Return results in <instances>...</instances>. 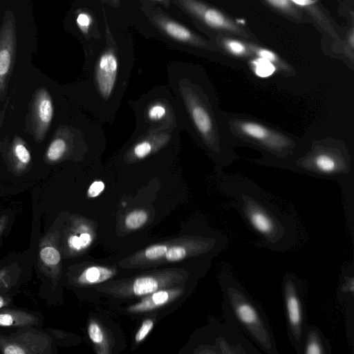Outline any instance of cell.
Here are the masks:
<instances>
[{
	"mask_svg": "<svg viewBox=\"0 0 354 354\" xmlns=\"http://www.w3.org/2000/svg\"><path fill=\"white\" fill-rule=\"evenodd\" d=\"M180 130L131 134L106 164L122 188H144L154 183H174L180 176Z\"/></svg>",
	"mask_w": 354,
	"mask_h": 354,
	"instance_id": "1",
	"label": "cell"
},
{
	"mask_svg": "<svg viewBox=\"0 0 354 354\" xmlns=\"http://www.w3.org/2000/svg\"><path fill=\"white\" fill-rule=\"evenodd\" d=\"M169 85L183 113L184 131L214 163H232L237 156L215 88L207 81L187 75L172 77Z\"/></svg>",
	"mask_w": 354,
	"mask_h": 354,
	"instance_id": "2",
	"label": "cell"
},
{
	"mask_svg": "<svg viewBox=\"0 0 354 354\" xmlns=\"http://www.w3.org/2000/svg\"><path fill=\"white\" fill-rule=\"evenodd\" d=\"M228 194L233 206L258 236L256 245L280 253L293 249L298 231L291 216L281 212L254 189H235Z\"/></svg>",
	"mask_w": 354,
	"mask_h": 354,
	"instance_id": "3",
	"label": "cell"
},
{
	"mask_svg": "<svg viewBox=\"0 0 354 354\" xmlns=\"http://www.w3.org/2000/svg\"><path fill=\"white\" fill-rule=\"evenodd\" d=\"M226 131L234 145L253 147L263 154L262 162L290 167L307 151L306 142L257 119L223 114Z\"/></svg>",
	"mask_w": 354,
	"mask_h": 354,
	"instance_id": "4",
	"label": "cell"
},
{
	"mask_svg": "<svg viewBox=\"0 0 354 354\" xmlns=\"http://www.w3.org/2000/svg\"><path fill=\"white\" fill-rule=\"evenodd\" d=\"M219 282L225 322L248 336L265 353L278 354L272 330L261 306L230 274L221 273Z\"/></svg>",
	"mask_w": 354,
	"mask_h": 354,
	"instance_id": "5",
	"label": "cell"
},
{
	"mask_svg": "<svg viewBox=\"0 0 354 354\" xmlns=\"http://www.w3.org/2000/svg\"><path fill=\"white\" fill-rule=\"evenodd\" d=\"M129 104L136 120L133 134L160 130L184 131L182 111L170 88L157 86Z\"/></svg>",
	"mask_w": 354,
	"mask_h": 354,
	"instance_id": "6",
	"label": "cell"
},
{
	"mask_svg": "<svg viewBox=\"0 0 354 354\" xmlns=\"http://www.w3.org/2000/svg\"><path fill=\"white\" fill-rule=\"evenodd\" d=\"M282 295L288 339L299 354L303 335L308 324L304 286L295 274H285L282 281Z\"/></svg>",
	"mask_w": 354,
	"mask_h": 354,
	"instance_id": "7",
	"label": "cell"
},
{
	"mask_svg": "<svg viewBox=\"0 0 354 354\" xmlns=\"http://www.w3.org/2000/svg\"><path fill=\"white\" fill-rule=\"evenodd\" d=\"M295 168L316 175L337 176L347 174L349 164L347 158L337 147L317 145L306 151L293 165Z\"/></svg>",
	"mask_w": 354,
	"mask_h": 354,
	"instance_id": "8",
	"label": "cell"
},
{
	"mask_svg": "<svg viewBox=\"0 0 354 354\" xmlns=\"http://www.w3.org/2000/svg\"><path fill=\"white\" fill-rule=\"evenodd\" d=\"M17 42L16 19L8 10L0 27V101L6 93L8 82L13 68Z\"/></svg>",
	"mask_w": 354,
	"mask_h": 354,
	"instance_id": "9",
	"label": "cell"
},
{
	"mask_svg": "<svg viewBox=\"0 0 354 354\" xmlns=\"http://www.w3.org/2000/svg\"><path fill=\"white\" fill-rule=\"evenodd\" d=\"M44 336L28 331L19 335H0V351L6 354L42 353L47 346Z\"/></svg>",
	"mask_w": 354,
	"mask_h": 354,
	"instance_id": "10",
	"label": "cell"
},
{
	"mask_svg": "<svg viewBox=\"0 0 354 354\" xmlns=\"http://www.w3.org/2000/svg\"><path fill=\"white\" fill-rule=\"evenodd\" d=\"M35 133L38 140H41L48 131L54 114L51 97L45 88L39 89L34 100Z\"/></svg>",
	"mask_w": 354,
	"mask_h": 354,
	"instance_id": "11",
	"label": "cell"
},
{
	"mask_svg": "<svg viewBox=\"0 0 354 354\" xmlns=\"http://www.w3.org/2000/svg\"><path fill=\"white\" fill-rule=\"evenodd\" d=\"M337 300L345 308V319H353L354 266L352 263L342 267L337 288Z\"/></svg>",
	"mask_w": 354,
	"mask_h": 354,
	"instance_id": "12",
	"label": "cell"
},
{
	"mask_svg": "<svg viewBox=\"0 0 354 354\" xmlns=\"http://www.w3.org/2000/svg\"><path fill=\"white\" fill-rule=\"evenodd\" d=\"M299 354H331L330 343L317 326H306L301 340Z\"/></svg>",
	"mask_w": 354,
	"mask_h": 354,
	"instance_id": "13",
	"label": "cell"
},
{
	"mask_svg": "<svg viewBox=\"0 0 354 354\" xmlns=\"http://www.w3.org/2000/svg\"><path fill=\"white\" fill-rule=\"evenodd\" d=\"M38 318L25 311L15 309H0V326L17 327L37 324Z\"/></svg>",
	"mask_w": 354,
	"mask_h": 354,
	"instance_id": "14",
	"label": "cell"
},
{
	"mask_svg": "<svg viewBox=\"0 0 354 354\" xmlns=\"http://www.w3.org/2000/svg\"><path fill=\"white\" fill-rule=\"evenodd\" d=\"M167 280L162 276L148 275L136 279L131 284V288H126L127 292H131L137 296L151 294L158 290Z\"/></svg>",
	"mask_w": 354,
	"mask_h": 354,
	"instance_id": "15",
	"label": "cell"
},
{
	"mask_svg": "<svg viewBox=\"0 0 354 354\" xmlns=\"http://www.w3.org/2000/svg\"><path fill=\"white\" fill-rule=\"evenodd\" d=\"M175 293V292H174ZM174 292L159 290L130 308L131 311L140 312L151 310L166 304L174 295Z\"/></svg>",
	"mask_w": 354,
	"mask_h": 354,
	"instance_id": "16",
	"label": "cell"
},
{
	"mask_svg": "<svg viewBox=\"0 0 354 354\" xmlns=\"http://www.w3.org/2000/svg\"><path fill=\"white\" fill-rule=\"evenodd\" d=\"M196 10L203 17L204 21L209 26L237 31L236 26L218 11L211 8H196Z\"/></svg>",
	"mask_w": 354,
	"mask_h": 354,
	"instance_id": "17",
	"label": "cell"
},
{
	"mask_svg": "<svg viewBox=\"0 0 354 354\" xmlns=\"http://www.w3.org/2000/svg\"><path fill=\"white\" fill-rule=\"evenodd\" d=\"M113 275V270L104 267L93 266L86 269L79 277L78 281L84 284H93L107 280Z\"/></svg>",
	"mask_w": 354,
	"mask_h": 354,
	"instance_id": "18",
	"label": "cell"
},
{
	"mask_svg": "<svg viewBox=\"0 0 354 354\" xmlns=\"http://www.w3.org/2000/svg\"><path fill=\"white\" fill-rule=\"evenodd\" d=\"M12 154L16 167L19 170L25 169L31 160V156L23 140L17 138L12 146Z\"/></svg>",
	"mask_w": 354,
	"mask_h": 354,
	"instance_id": "19",
	"label": "cell"
},
{
	"mask_svg": "<svg viewBox=\"0 0 354 354\" xmlns=\"http://www.w3.org/2000/svg\"><path fill=\"white\" fill-rule=\"evenodd\" d=\"M39 255L41 263L46 267L50 268L57 266L61 260L59 250L52 245L47 243L46 241L41 245Z\"/></svg>",
	"mask_w": 354,
	"mask_h": 354,
	"instance_id": "20",
	"label": "cell"
},
{
	"mask_svg": "<svg viewBox=\"0 0 354 354\" xmlns=\"http://www.w3.org/2000/svg\"><path fill=\"white\" fill-rule=\"evenodd\" d=\"M165 30L172 37L180 41H190L192 39L191 32L183 26L173 21L162 23Z\"/></svg>",
	"mask_w": 354,
	"mask_h": 354,
	"instance_id": "21",
	"label": "cell"
},
{
	"mask_svg": "<svg viewBox=\"0 0 354 354\" xmlns=\"http://www.w3.org/2000/svg\"><path fill=\"white\" fill-rule=\"evenodd\" d=\"M147 218L148 214L145 209H137L127 214L124 219V223L128 228L136 230L143 225Z\"/></svg>",
	"mask_w": 354,
	"mask_h": 354,
	"instance_id": "22",
	"label": "cell"
},
{
	"mask_svg": "<svg viewBox=\"0 0 354 354\" xmlns=\"http://www.w3.org/2000/svg\"><path fill=\"white\" fill-rule=\"evenodd\" d=\"M295 4L305 8L308 10L310 14L315 18V19L320 23V25L323 26L326 29L327 28L326 24L328 21H326L324 16L320 12L319 9L317 8L313 0H289Z\"/></svg>",
	"mask_w": 354,
	"mask_h": 354,
	"instance_id": "23",
	"label": "cell"
},
{
	"mask_svg": "<svg viewBox=\"0 0 354 354\" xmlns=\"http://www.w3.org/2000/svg\"><path fill=\"white\" fill-rule=\"evenodd\" d=\"M252 64L255 73L262 77L270 76L276 69L272 62L261 57L253 60Z\"/></svg>",
	"mask_w": 354,
	"mask_h": 354,
	"instance_id": "24",
	"label": "cell"
},
{
	"mask_svg": "<svg viewBox=\"0 0 354 354\" xmlns=\"http://www.w3.org/2000/svg\"><path fill=\"white\" fill-rule=\"evenodd\" d=\"M92 239L89 234L82 233L80 235H72L68 239V243L71 248L81 250L87 248L91 243Z\"/></svg>",
	"mask_w": 354,
	"mask_h": 354,
	"instance_id": "25",
	"label": "cell"
},
{
	"mask_svg": "<svg viewBox=\"0 0 354 354\" xmlns=\"http://www.w3.org/2000/svg\"><path fill=\"white\" fill-rule=\"evenodd\" d=\"M271 5L293 17H299L289 0H267Z\"/></svg>",
	"mask_w": 354,
	"mask_h": 354,
	"instance_id": "26",
	"label": "cell"
},
{
	"mask_svg": "<svg viewBox=\"0 0 354 354\" xmlns=\"http://www.w3.org/2000/svg\"><path fill=\"white\" fill-rule=\"evenodd\" d=\"M187 254L186 248L183 246H173L169 249L167 248L165 257L168 261H176L184 259Z\"/></svg>",
	"mask_w": 354,
	"mask_h": 354,
	"instance_id": "27",
	"label": "cell"
},
{
	"mask_svg": "<svg viewBox=\"0 0 354 354\" xmlns=\"http://www.w3.org/2000/svg\"><path fill=\"white\" fill-rule=\"evenodd\" d=\"M167 250V247L165 245H154L145 250V255L149 259H157L165 255Z\"/></svg>",
	"mask_w": 354,
	"mask_h": 354,
	"instance_id": "28",
	"label": "cell"
},
{
	"mask_svg": "<svg viewBox=\"0 0 354 354\" xmlns=\"http://www.w3.org/2000/svg\"><path fill=\"white\" fill-rule=\"evenodd\" d=\"M90 339L95 343L100 344L103 341V333L95 322H91L88 329Z\"/></svg>",
	"mask_w": 354,
	"mask_h": 354,
	"instance_id": "29",
	"label": "cell"
},
{
	"mask_svg": "<svg viewBox=\"0 0 354 354\" xmlns=\"http://www.w3.org/2000/svg\"><path fill=\"white\" fill-rule=\"evenodd\" d=\"M153 326V322L151 319H146L145 320L138 333L136 335L135 339L137 342H141L143 340L146 336L149 334L150 330L152 329Z\"/></svg>",
	"mask_w": 354,
	"mask_h": 354,
	"instance_id": "30",
	"label": "cell"
},
{
	"mask_svg": "<svg viewBox=\"0 0 354 354\" xmlns=\"http://www.w3.org/2000/svg\"><path fill=\"white\" fill-rule=\"evenodd\" d=\"M227 46L230 51L236 55H241L245 50L244 46L236 41H227Z\"/></svg>",
	"mask_w": 354,
	"mask_h": 354,
	"instance_id": "31",
	"label": "cell"
},
{
	"mask_svg": "<svg viewBox=\"0 0 354 354\" xmlns=\"http://www.w3.org/2000/svg\"><path fill=\"white\" fill-rule=\"evenodd\" d=\"M91 21V18L86 13H80L77 18L78 26L84 31H86L89 26Z\"/></svg>",
	"mask_w": 354,
	"mask_h": 354,
	"instance_id": "32",
	"label": "cell"
},
{
	"mask_svg": "<svg viewBox=\"0 0 354 354\" xmlns=\"http://www.w3.org/2000/svg\"><path fill=\"white\" fill-rule=\"evenodd\" d=\"M257 53L260 57L266 59L271 62H276L277 60L276 55L270 50L259 49Z\"/></svg>",
	"mask_w": 354,
	"mask_h": 354,
	"instance_id": "33",
	"label": "cell"
},
{
	"mask_svg": "<svg viewBox=\"0 0 354 354\" xmlns=\"http://www.w3.org/2000/svg\"><path fill=\"white\" fill-rule=\"evenodd\" d=\"M9 304V300L6 297L0 295V309L7 306Z\"/></svg>",
	"mask_w": 354,
	"mask_h": 354,
	"instance_id": "34",
	"label": "cell"
},
{
	"mask_svg": "<svg viewBox=\"0 0 354 354\" xmlns=\"http://www.w3.org/2000/svg\"><path fill=\"white\" fill-rule=\"evenodd\" d=\"M6 105H7V104L4 106V109L2 111H0V129H1L3 121L4 120L5 113H6V109L5 108L6 107Z\"/></svg>",
	"mask_w": 354,
	"mask_h": 354,
	"instance_id": "35",
	"label": "cell"
},
{
	"mask_svg": "<svg viewBox=\"0 0 354 354\" xmlns=\"http://www.w3.org/2000/svg\"><path fill=\"white\" fill-rule=\"evenodd\" d=\"M5 223V221H0V234L4 228Z\"/></svg>",
	"mask_w": 354,
	"mask_h": 354,
	"instance_id": "36",
	"label": "cell"
}]
</instances>
